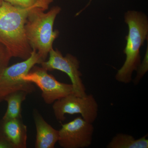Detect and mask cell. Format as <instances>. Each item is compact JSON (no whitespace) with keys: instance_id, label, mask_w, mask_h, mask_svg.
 <instances>
[{"instance_id":"ac0fdd59","label":"cell","mask_w":148,"mask_h":148,"mask_svg":"<svg viewBox=\"0 0 148 148\" xmlns=\"http://www.w3.org/2000/svg\"><path fill=\"white\" fill-rule=\"evenodd\" d=\"M90 1H91V0H90Z\"/></svg>"},{"instance_id":"3957f363","label":"cell","mask_w":148,"mask_h":148,"mask_svg":"<svg viewBox=\"0 0 148 148\" xmlns=\"http://www.w3.org/2000/svg\"><path fill=\"white\" fill-rule=\"evenodd\" d=\"M48 9L37 7L29 13L25 25V34L32 49L36 51L43 61H46L53 44L59 32L53 30L54 21L61 12V8L53 7L47 12Z\"/></svg>"},{"instance_id":"9a60e30c","label":"cell","mask_w":148,"mask_h":148,"mask_svg":"<svg viewBox=\"0 0 148 148\" xmlns=\"http://www.w3.org/2000/svg\"><path fill=\"white\" fill-rule=\"evenodd\" d=\"M10 59L5 50H0V73L5 68L8 66Z\"/></svg>"},{"instance_id":"e0dca14e","label":"cell","mask_w":148,"mask_h":148,"mask_svg":"<svg viewBox=\"0 0 148 148\" xmlns=\"http://www.w3.org/2000/svg\"><path fill=\"white\" fill-rule=\"evenodd\" d=\"M3 1V0H0V6L2 4V3Z\"/></svg>"},{"instance_id":"7a4b0ae2","label":"cell","mask_w":148,"mask_h":148,"mask_svg":"<svg viewBox=\"0 0 148 148\" xmlns=\"http://www.w3.org/2000/svg\"><path fill=\"white\" fill-rule=\"evenodd\" d=\"M124 19L128 27L126 46L123 50L126 58L117 72L115 79L119 82L127 84L132 81V73L141 62L140 48L148 40V19L145 14L135 10L127 11Z\"/></svg>"},{"instance_id":"8fae6325","label":"cell","mask_w":148,"mask_h":148,"mask_svg":"<svg viewBox=\"0 0 148 148\" xmlns=\"http://www.w3.org/2000/svg\"><path fill=\"white\" fill-rule=\"evenodd\" d=\"M28 92L18 90L7 95L4 99L8 104L7 109L2 119L7 120L22 118L21 105L27 98Z\"/></svg>"},{"instance_id":"4fadbf2b","label":"cell","mask_w":148,"mask_h":148,"mask_svg":"<svg viewBox=\"0 0 148 148\" xmlns=\"http://www.w3.org/2000/svg\"><path fill=\"white\" fill-rule=\"evenodd\" d=\"M148 49H147V53L144 58V60L142 63H140V66L138 67L136 71L137 72V75L134 80V84L137 85L140 80L143 78L146 73L148 71Z\"/></svg>"},{"instance_id":"ba28073f","label":"cell","mask_w":148,"mask_h":148,"mask_svg":"<svg viewBox=\"0 0 148 148\" xmlns=\"http://www.w3.org/2000/svg\"><path fill=\"white\" fill-rule=\"evenodd\" d=\"M94 127L92 123L79 116L62 124L58 130L59 146L63 148H85L91 145Z\"/></svg>"},{"instance_id":"8992f818","label":"cell","mask_w":148,"mask_h":148,"mask_svg":"<svg viewBox=\"0 0 148 148\" xmlns=\"http://www.w3.org/2000/svg\"><path fill=\"white\" fill-rule=\"evenodd\" d=\"M21 78L38 87L41 90L43 100L47 105L53 104L67 95L74 94L72 84L59 82L42 67L34 66L28 73L22 75Z\"/></svg>"},{"instance_id":"2e32d148","label":"cell","mask_w":148,"mask_h":148,"mask_svg":"<svg viewBox=\"0 0 148 148\" xmlns=\"http://www.w3.org/2000/svg\"><path fill=\"white\" fill-rule=\"evenodd\" d=\"M0 148H13L5 137L0 133Z\"/></svg>"},{"instance_id":"6da1fadb","label":"cell","mask_w":148,"mask_h":148,"mask_svg":"<svg viewBox=\"0 0 148 148\" xmlns=\"http://www.w3.org/2000/svg\"><path fill=\"white\" fill-rule=\"evenodd\" d=\"M53 0H38L34 5L24 8L16 6L3 1L0 6V44L10 58L25 60L30 57L32 48L25 34V25L32 11L37 7L48 9Z\"/></svg>"},{"instance_id":"52a82bcc","label":"cell","mask_w":148,"mask_h":148,"mask_svg":"<svg viewBox=\"0 0 148 148\" xmlns=\"http://www.w3.org/2000/svg\"><path fill=\"white\" fill-rule=\"evenodd\" d=\"M49 54L48 60L42 62L41 67L47 71L58 70L65 73L71 81L74 94L80 97L87 95L82 79V73L79 70L80 62L78 59L70 53L64 56L57 49H52Z\"/></svg>"},{"instance_id":"9c48e42d","label":"cell","mask_w":148,"mask_h":148,"mask_svg":"<svg viewBox=\"0 0 148 148\" xmlns=\"http://www.w3.org/2000/svg\"><path fill=\"white\" fill-rule=\"evenodd\" d=\"M0 133L10 143L13 148L27 147V127L22 118L2 120Z\"/></svg>"},{"instance_id":"30bf717a","label":"cell","mask_w":148,"mask_h":148,"mask_svg":"<svg viewBox=\"0 0 148 148\" xmlns=\"http://www.w3.org/2000/svg\"><path fill=\"white\" fill-rule=\"evenodd\" d=\"M33 115L36 131L35 147L54 148L59 139L58 130L48 124L36 109Z\"/></svg>"},{"instance_id":"277c9868","label":"cell","mask_w":148,"mask_h":148,"mask_svg":"<svg viewBox=\"0 0 148 148\" xmlns=\"http://www.w3.org/2000/svg\"><path fill=\"white\" fill-rule=\"evenodd\" d=\"M43 61L36 51L33 49L29 58L22 62L7 66L0 73V102L12 92L23 90L31 94L36 90L33 83L21 78L22 75L28 73L36 64Z\"/></svg>"},{"instance_id":"5b68a950","label":"cell","mask_w":148,"mask_h":148,"mask_svg":"<svg viewBox=\"0 0 148 148\" xmlns=\"http://www.w3.org/2000/svg\"><path fill=\"white\" fill-rule=\"evenodd\" d=\"M53 104L54 116L59 122L66 120V114H80L84 119L92 123L98 116V105L91 94L84 97L70 94L55 101Z\"/></svg>"},{"instance_id":"7c38bea8","label":"cell","mask_w":148,"mask_h":148,"mask_svg":"<svg viewBox=\"0 0 148 148\" xmlns=\"http://www.w3.org/2000/svg\"><path fill=\"white\" fill-rule=\"evenodd\" d=\"M147 135L138 139L127 134L118 133L107 145V148H148Z\"/></svg>"},{"instance_id":"5bb4252c","label":"cell","mask_w":148,"mask_h":148,"mask_svg":"<svg viewBox=\"0 0 148 148\" xmlns=\"http://www.w3.org/2000/svg\"><path fill=\"white\" fill-rule=\"evenodd\" d=\"M12 5L21 8L30 7L34 5L38 0H3Z\"/></svg>"}]
</instances>
